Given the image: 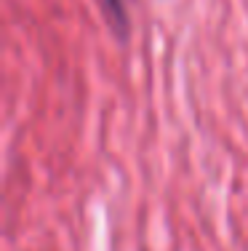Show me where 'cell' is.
<instances>
[{"label": "cell", "mask_w": 248, "mask_h": 251, "mask_svg": "<svg viewBox=\"0 0 248 251\" xmlns=\"http://www.w3.org/2000/svg\"><path fill=\"white\" fill-rule=\"evenodd\" d=\"M102 3V11L107 16L110 27L115 29L117 35H126L128 29V0H99Z\"/></svg>", "instance_id": "6da1fadb"}]
</instances>
